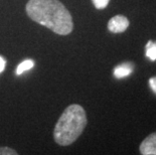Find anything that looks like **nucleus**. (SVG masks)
<instances>
[{
  "label": "nucleus",
  "mask_w": 156,
  "mask_h": 155,
  "mask_svg": "<svg viewBox=\"0 0 156 155\" xmlns=\"http://www.w3.org/2000/svg\"><path fill=\"white\" fill-rule=\"evenodd\" d=\"M25 10L29 18L56 34L68 35L74 29L72 14L59 0H29Z\"/></svg>",
  "instance_id": "obj_1"
},
{
  "label": "nucleus",
  "mask_w": 156,
  "mask_h": 155,
  "mask_svg": "<svg viewBox=\"0 0 156 155\" xmlns=\"http://www.w3.org/2000/svg\"><path fill=\"white\" fill-rule=\"evenodd\" d=\"M88 119L81 105L72 104L65 109L54 130V139L61 146L74 143L87 126Z\"/></svg>",
  "instance_id": "obj_2"
},
{
  "label": "nucleus",
  "mask_w": 156,
  "mask_h": 155,
  "mask_svg": "<svg viewBox=\"0 0 156 155\" xmlns=\"http://www.w3.org/2000/svg\"><path fill=\"white\" fill-rule=\"evenodd\" d=\"M128 18L124 15H116L108 22V29L113 33H121L129 27Z\"/></svg>",
  "instance_id": "obj_3"
},
{
  "label": "nucleus",
  "mask_w": 156,
  "mask_h": 155,
  "mask_svg": "<svg viewBox=\"0 0 156 155\" xmlns=\"http://www.w3.org/2000/svg\"><path fill=\"white\" fill-rule=\"evenodd\" d=\"M142 155H156V132L148 135L139 147Z\"/></svg>",
  "instance_id": "obj_4"
},
{
  "label": "nucleus",
  "mask_w": 156,
  "mask_h": 155,
  "mask_svg": "<svg viewBox=\"0 0 156 155\" xmlns=\"http://www.w3.org/2000/svg\"><path fill=\"white\" fill-rule=\"evenodd\" d=\"M132 72H133V65L131 62H124V64L117 65L114 69L113 74H114L115 78L123 79L125 77H128L129 75H131Z\"/></svg>",
  "instance_id": "obj_5"
},
{
  "label": "nucleus",
  "mask_w": 156,
  "mask_h": 155,
  "mask_svg": "<svg viewBox=\"0 0 156 155\" xmlns=\"http://www.w3.org/2000/svg\"><path fill=\"white\" fill-rule=\"evenodd\" d=\"M145 55L150 61H156V42L149 41L145 47Z\"/></svg>",
  "instance_id": "obj_6"
},
{
  "label": "nucleus",
  "mask_w": 156,
  "mask_h": 155,
  "mask_svg": "<svg viewBox=\"0 0 156 155\" xmlns=\"http://www.w3.org/2000/svg\"><path fill=\"white\" fill-rule=\"evenodd\" d=\"M34 62L32 61V60H25V61H23L22 62H20V64L18 65L17 69H16V75L20 76L24 72L30 70V69L34 68Z\"/></svg>",
  "instance_id": "obj_7"
},
{
  "label": "nucleus",
  "mask_w": 156,
  "mask_h": 155,
  "mask_svg": "<svg viewBox=\"0 0 156 155\" xmlns=\"http://www.w3.org/2000/svg\"><path fill=\"white\" fill-rule=\"evenodd\" d=\"M92 2L97 9H104L107 7L110 0H92Z\"/></svg>",
  "instance_id": "obj_8"
},
{
  "label": "nucleus",
  "mask_w": 156,
  "mask_h": 155,
  "mask_svg": "<svg viewBox=\"0 0 156 155\" xmlns=\"http://www.w3.org/2000/svg\"><path fill=\"white\" fill-rule=\"evenodd\" d=\"M14 149L9 147H0V155H17Z\"/></svg>",
  "instance_id": "obj_9"
},
{
  "label": "nucleus",
  "mask_w": 156,
  "mask_h": 155,
  "mask_svg": "<svg viewBox=\"0 0 156 155\" xmlns=\"http://www.w3.org/2000/svg\"><path fill=\"white\" fill-rule=\"evenodd\" d=\"M149 86H150L151 90L156 94V77H152L149 80Z\"/></svg>",
  "instance_id": "obj_10"
},
{
  "label": "nucleus",
  "mask_w": 156,
  "mask_h": 155,
  "mask_svg": "<svg viewBox=\"0 0 156 155\" xmlns=\"http://www.w3.org/2000/svg\"><path fill=\"white\" fill-rule=\"evenodd\" d=\"M5 65H6V62H5V60L1 57V55H0V72H2L3 71H4Z\"/></svg>",
  "instance_id": "obj_11"
}]
</instances>
